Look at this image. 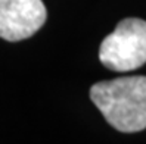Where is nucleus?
<instances>
[{
    "instance_id": "obj_3",
    "label": "nucleus",
    "mask_w": 146,
    "mask_h": 144,
    "mask_svg": "<svg viewBox=\"0 0 146 144\" xmlns=\"http://www.w3.org/2000/svg\"><path fill=\"white\" fill-rule=\"evenodd\" d=\"M46 18L41 0H0V37L6 41L25 40L44 25Z\"/></svg>"
},
{
    "instance_id": "obj_2",
    "label": "nucleus",
    "mask_w": 146,
    "mask_h": 144,
    "mask_svg": "<svg viewBox=\"0 0 146 144\" xmlns=\"http://www.w3.org/2000/svg\"><path fill=\"white\" fill-rule=\"evenodd\" d=\"M102 65L115 72H127L146 63V21L127 18L102 41Z\"/></svg>"
},
{
    "instance_id": "obj_1",
    "label": "nucleus",
    "mask_w": 146,
    "mask_h": 144,
    "mask_svg": "<svg viewBox=\"0 0 146 144\" xmlns=\"http://www.w3.org/2000/svg\"><path fill=\"white\" fill-rule=\"evenodd\" d=\"M90 99L106 122L121 132L146 128V77H123L96 82Z\"/></svg>"
}]
</instances>
